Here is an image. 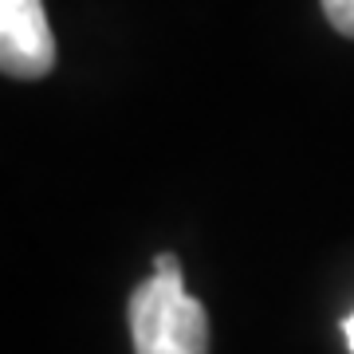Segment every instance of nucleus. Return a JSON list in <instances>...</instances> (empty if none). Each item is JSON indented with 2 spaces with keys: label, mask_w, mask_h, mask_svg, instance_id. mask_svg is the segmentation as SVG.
<instances>
[{
  "label": "nucleus",
  "mask_w": 354,
  "mask_h": 354,
  "mask_svg": "<svg viewBox=\"0 0 354 354\" xmlns=\"http://www.w3.org/2000/svg\"><path fill=\"white\" fill-rule=\"evenodd\" d=\"M134 354H209V315L185 291L181 268L153 272L130 295Z\"/></svg>",
  "instance_id": "f257e3e1"
},
{
  "label": "nucleus",
  "mask_w": 354,
  "mask_h": 354,
  "mask_svg": "<svg viewBox=\"0 0 354 354\" xmlns=\"http://www.w3.org/2000/svg\"><path fill=\"white\" fill-rule=\"evenodd\" d=\"M0 67L8 79H44L55 67L44 0H0Z\"/></svg>",
  "instance_id": "f03ea898"
},
{
  "label": "nucleus",
  "mask_w": 354,
  "mask_h": 354,
  "mask_svg": "<svg viewBox=\"0 0 354 354\" xmlns=\"http://www.w3.org/2000/svg\"><path fill=\"white\" fill-rule=\"evenodd\" d=\"M323 12H327L335 32L354 39V0H323Z\"/></svg>",
  "instance_id": "7ed1b4c3"
},
{
  "label": "nucleus",
  "mask_w": 354,
  "mask_h": 354,
  "mask_svg": "<svg viewBox=\"0 0 354 354\" xmlns=\"http://www.w3.org/2000/svg\"><path fill=\"white\" fill-rule=\"evenodd\" d=\"M342 335H346V346H351V354H354V315L342 319Z\"/></svg>",
  "instance_id": "20e7f679"
}]
</instances>
